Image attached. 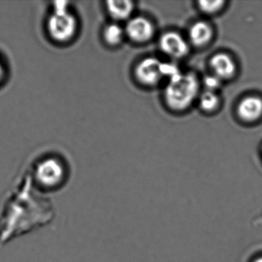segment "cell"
I'll use <instances>...</instances> for the list:
<instances>
[{
	"label": "cell",
	"instance_id": "6da1fadb",
	"mask_svg": "<svg viewBox=\"0 0 262 262\" xmlns=\"http://www.w3.org/2000/svg\"><path fill=\"white\" fill-rule=\"evenodd\" d=\"M55 217L51 198L37 191L27 176L0 198V248L48 226Z\"/></svg>",
	"mask_w": 262,
	"mask_h": 262
},
{
	"label": "cell",
	"instance_id": "7a4b0ae2",
	"mask_svg": "<svg viewBox=\"0 0 262 262\" xmlns=\"http://www.w3.org/2000/svg\"><path fill=\"white\" fill-rule=\"evenodd\" d=\"M39 192L51 197L60 192L68 182V171L60 160L54 158L41 161L35 167L31 176H27Z\"/></svg>",
	"mask_w": 262,
	"mask_h": 262
},
{
	"label": "cell",
	"instance_id": "3957f363",
	"mask_svg": "<svg viewBox=\"0 0 262 262\" xmlns=\"http://www.w3.org/2000/svg\"><path fill=\"white\" fill-rule=\"evenodd\" d=\"M199 84L192 73H179L169 79L165 90V102L174 110L188 108L197 97Z\"/></svg>",
	"mask_w": 262,
	"mask_h": 262
},
{
	"label": "cell",
	"instance_id": "277c9868",
	"mask_svg": "<svg viewBox=\"0 0 262 262\" xmlns=\"http://www.w3.org/2000/svg\"><path fill=\"white\" fill-rule=\"evenodd\" d=\"M77 28L76 18L70 13H53L48 22L50 36L57 42L70 40L74 36Z\"/></svg>",
	"mask_w": 262,
	"mask_h": 262
},
{
	"label": "cell",
	"instance_id": "5b68a950",
	"mask_svg": "<svg viewBox=\"0 0 262 262\" xmlns=\"http://www.w3.org/2000/svg\"><path fill=\"white\" fill-rule=\"evenodd\" d=\"M162 65V62L156 58H146L136 67V78L144 85H155L163 77Z\"/></svg>",
	"mask_w": 262,
	"mask_h": 262
},
{
	"label": "cell",
	"instance_id": "8992f818",
	"mask_svg": "<svg viewBox=\"0 0 262 262\" xmlns=\"http://www.w3.org/2000/svg\"><path fill=\"white\" fill-rule=\"evenodd\" d=\"M162 52L173 58H181L188 53V43L179 33L168 32L161 37L159 42Z\"/></svg>",
	"mask_w": 262,
	"mask_h": 262
},
{
	"label": "cell",
	"instance_id": "52a82bcc",
	"mask_svg": "<svg viewBox=\"0 0 262 262\" xmlns=\"http://www.w3.org/2000/svg\"><path fill=\"white\" fill-rule=\"evenodd\" d=\"M125 31L132 40L144 42L151 39L154 34V27L145 18L136 17L128 23Z\"/></svg>",
	"mask_w": 262,
	"mask_h": 262
},
{
	"label": "cell",
	"instance_id": "ba28073f",
	"mask_svg": "<svg viewBox=\"0 0 262 262\" xmlns=\"http://www.w3.org/2000/svg\"><path fill=\"white\" fill-rule=\"evenodd\" d=\"M237 114L248 122L256 120L262 115V99L256 96H248L237 105Z\"/></svg>",
	"mask_w": 262,
	"mask_h": 262
},
{
	"label": "cell",
	"instance_id": "9c48e42d",
	"mask_svg": "<svg viewBox=\"0 0 262 262\" xmlns=\"http://www.w3.org/2000/svg\"><path fill=\"white\" fill-rule=\"evenodd\" d=\"M210 67L214 76L219 79H228L235 72V64L233 59L224 53L214 55L210 61Z\"/></svg>",
	"mask_w": 262,
	"mask_h": 262
},
{
	"label": "cell",
	"instance_id": "30bf717a",
	"mask_svg": "<svg viewBox=\"0 0 262 262\" xmlns=\"http://www.w3.org/2000/svg\"><path fill=\"white\" fill-rule=\"evenodd\" d=\"M212 36L211 27L204 22H198L191 27L189 38L191 42L198 47H202L209 42Z\"/></svg>",
	"mask_w": 262,
	"mask_h": 262
},
{
	"label": "cell",
	"instance_id": "8fae6325",
	"mask_svg": "<svg viewBox=\"0 0 262 262\" xmlns=\"http://www.w3.org/2000/svg\"><path fill=\"white\" fill-rule=\"evenodd\" d=\"M134 6L130 1H108L107 9L110 14L116 19H125L132 14Z\"/></svg>",
	"mask_w": 262,
	"mask_h": 262
},
{
	"label": "cell",
	"instance_id": "7c38bea8",
	"mask_svg": "<svg viewBox=\"0 0 262 262\" xmlns=\"http://www.w3.org/2000/svg\"><path fill=\"white\" fill-rule=\"evenodd\" d=\"M103 36L107 43L116 46L122 41L123 30L117 24H110L104 30Z\"/></svg>",
	"mask_w": 262,
	"mask_h": 262
},
{
	"label": "cell",
	"instance_id": "4fadbf2b",
	"mask_svg": "<svg viewBox=\"0 0 262 262\" xmlns=\"http://www.w3.org/2000/svg\"><path fill=\"white\" fill-rule=\"evenodd\" d=\"M199 102H200V106L202 107V110L210 112L212 111L217 106L219 99L214 92L208 90L201 95Z\"/></svg>",
	"mask_w": 262,
	"mask_h": 262
},
{
	"label": "cell",
	"instance_id": "5bb4252c",
	"mask_svg": "<svg viewBox=\"0 0 262 262\" xmlns=\"http://www.w3.org/2000/svg\"><path fill=\"white\" fill-rule=\"evenodd\" d=\"M224 1H200L199 8L205 13H214L219 11L223 7Z\"/></svg>",
	"mask_w": 262,
	"mask_h": 262
},
{
	"label": "cell",
	"instance_id": "9a60e30c",
	"mask_svg": "<svg viewBox=\"0 0 262 262\" xmlns=\"http://www.w3.org/2000/svg\"><path fill=\"white\" fill-rule=\"evenodd\" d=\"M221 79L216 76H208L205 79V84L209 91H213L219 88L220 85Z\"/></svg>",
	"mask_w": 262,
	"mask_h": 262
},
{
	"label": "cell",
	"instance_id": "2e32d148",
	"mask_svg": "<svg viewBox=\"0 0 262 262\" xmlns=\"http://www.w3.org/2000/svg\"><path fill=\"white\" fill-rule=\"evenodd\" d=\"M69 3L66 1H58L53 4V13L62 14V13H69Z\"/></svg>",
	"mask_w": 262,
	"mask_h": 262
},
{
	"label": "cell",
	"instance_id": "e0dca14e",
	"mask_svg": "<svg viewBox=\"0 0 262 262\" xmlns=\"http://www.w3.org/2000/svg\"><path fill=\"white\" fill-rule=\"evenodd\" d=\"M4 77V67H3L2 63L0 62V81Z\"/></svg>",
	"mask_w": 262,
	"mask_h": 262
},
{
	"label": "cell",
	"instance_id": "ac0fdd59",
	"mask_svg": "<svg viewBox=\"0 0 262 262\" xmlns=\"http://www.w3.org/2000/svg\"><path fill=\"white\" fill-rule=\"evenodd\" d=\"M254 262H262V257H258V258L256 259V260H254Z\"/></svg>",
	"mask_w": 262,
	"mask_h": 262
}]
</instances>
